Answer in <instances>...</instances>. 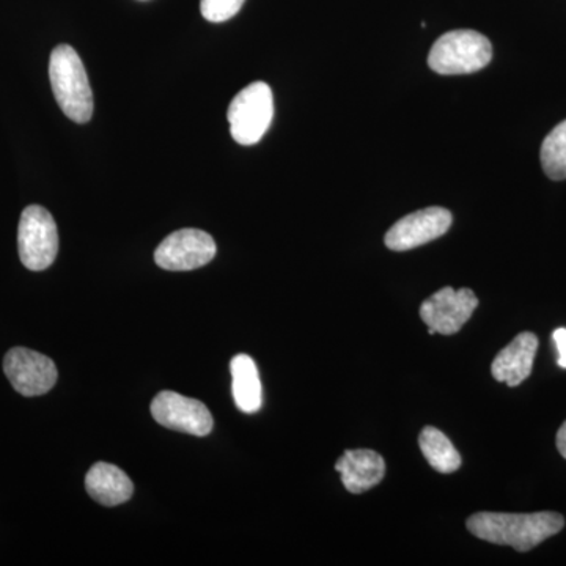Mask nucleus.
Returning a JSON list of instances; mask_svg holds the SVG:
<instances>
[{"mask_svg": "<svg viewBox=\"0 0 566 566\" xmlns=\"http://www.w3.org/2000/svg\"><path fill=\"white\" fill-rule=\"evenodd\" d=\"M565 527V517L556 512L493 513L482 512L468 520V528L476 538L515 547L528 553Z\"/></svg>", "mask_w": 566, "mask_h": 566, "instance_id": "1", "label": "nucleus"}, {"mask_svg": "<svg viewBox=\"0 0 566 566\" xmlns=\"http://www.w3.org/2000/svg\"><path fill=\"white\" fill-rule=\"evenodd\" d=\"M50 80L52 92L63 114L74 123L91 122L93 93L80 54L69 46L59 44L51 54Z\"/></svg>", "mask_w": 566, "mask_h": 566, "instance_id": "2", "label": "nucleus"}, {"mask_svg": "<svg viewBox=\"0 0 566 566\" xmlns=\"http://www.w3.org/2000/svg\"><path fill=\"white\" fill-rule=\"evenodd\" d=\"M493 59V46L485 35L475 31L447 32L436 40L428 65L439 74L457 76V74H471L485 69Z\"/></svg>", "mask_w": 566, "mask_h": 566, "instance_id": "3", "label": "nucleus"}, {"mask_svg": "<svg viewBox=\"0 0 566 566\" xmlns=\"http://www.w3.org/2000/svg\"><path fill=\"white\" fill-rule=\"evenodd\" d=\"M274 118V98L264 82H253L234 96L229 107L230 133L240 145H255L262 140Z\"/></svg>", "mask_w": 566, "mask_h": 566, "instance_id": "4", "label": "nucleus"}, {"mask_svg": "<svg viewBox=\"0 0 566 566\" xmlns=\"http://www.w3.org/2000/svg\"><path fill=\"white\" fill-rule=\"evenodd\" d=\"M18 249L21 262L28 270L44 271L54 263L59 253V232L46 208L31 205L22 211Z\"/></svg>", "mask_w": 566, "mask_h": 566, "instance_id": "5", "label": "nucleus"}, {"mask_svg": "<svg viewBox=\"0 0 566 566\" xmlns=\"http://www.w3.org/2000/svg\"><path fill=\"white\" fill-rule=\"evenodd\" d=\"M476 307L479 300L472 290L446 286L424 301L420 318L427 324L428 334L452 335L469 322Z\"/></svg>", "mask_w": 566, "mask_h": 566, "instance_id": "6", "label": "nucleus"}, {"mask_svg": "<svg viewBox=\"0 0 566 566\" xmlns=\"http://www.w3.org/2000/svg\"><path fill=\"white\" fill-rule=\"evenodd\" d=\"M211 234L197 229L170 233L155 251V262L166 271H192L202 268L216 256Z\"/></svg>", "mask_w": 566, "mask_h": 566, "instance_id": "7", "label": "nucleus"}, {"mask_svg": "<svg viewBox=\"0 0 566 566\" xmlns=\"http://www.w3.org/2000/svg\"><path fill=\"white\" fill-rule=\"evenodd\" d=\"M3 371L18 394L40 397L57 382V367L44 354L28 348H13L3 359Z\"/></svg>", "mask_w": 566, "mask_h": 566, "instance_id": "8", "label": "nucleus"}, {"mask_svg": "<svg viewBox=\"0 0 566 566\" xmlns=\"http://www.w3.org/2000/svg\"><path fill=\"white\" fill-rule=\"evenodd\" d=\"M452 222V212L441 207L411 212L390 227L386 233V245L395 252L411 251L441 238Z\"/></svg>", "mask_w": 566, "mask_h": 566, "instance_id": "9", "label": "nucleus"}, {"mask_svg": "<svg viewBox=\"0 0 566 566\" xmlns=\"http://www.w3.org/2000/svg\"><path fill=\"white\" fill-rule=\"evenodd\" d=\"M156 422L170 430L192 436H208L214 427L210 409L202 401L164 390L151 403Z\"/></svg>", "mask_w": 566, "mask_h": 566, "instance_id": "10", "label": "nucleus"}, {"mask_svg": "<svg viewBox=\"0 0 566 566\" xmlns=\"http://www.w3.org/2000/svg\"><path fill=\"white\" fill-rule=\"evenodd\" d=\"M536 349L538 337L535 334L516 335L512 344L506 345L491 365V374L495 381L505 382L510 387L523 385L534 368Z\"/></svg>", "mask_w": 566, "mask_h": 566, "instance_id": "11", "label": "nucleus"}, {"mask_svg": "<svg viewBox=\"0 0 566 566\" xmlns=\"http://www.w3.org/2000/svg\"><path fill=\"white\" fill-rule=\"evenodd\" d=\"M335 469L340 472L344 485L349 493L360 494L381 483L386 474V463L375 450H346L338 458Z\"/></svg>", "mask_w": 566, "mask_h": 566, "instance_id": "12", "label": "nucleus"}, {"mask_svg": "<svg viewBox=\"0 0 566 566\" xmlns=\"http://www.w3.org/2000/svg\"><path fill=\"white\" fill-rule=\"evenodd\" d=\"M85 490L99 504L115 506L132 499L134 485L132 479L117 465L96 463L85 476Z\"/></svg>", "mask_w": 566, "mask_h": 566, "instance_id": "13", "label": "nucleus"}, {"mask_svg": "<svg viewBox=\"0 0 566 566\" xmlns=\"http://www.w3.org/2000/svg\"><path fill=\"white\" fill-rule=\"evenodd\" d=\"M230 371H232L233 398L238 409L245 415L259 412L263 405V390L259 368L252 357L248 354H238L230 363Z\"/></svg>", "mask_w": 566, "mask_h": 566, "instance_id": "14", "label": "nucleus"}, {"mask_svg": "<svg viewBox=\"0 0 566 566\" xmlns=\"http://www.w3.org/2000/svg\"><path fill=\"white\" fill-rule=\"evenodd\" d=\"M419 446L431 468L441 472V474H452V472L460 469V453H458L455 446L450 442V439L438 428H423L419 436Z\"/></svg>", "mask_w": 566, "mask_h": 566, "instance_id": "15", "label": "nucleus"}, {"mask_svg": "<svg viewBox=\"0 0 566 566\" xmlns=\"http://www.w3.org/2000/svg\"><path fill=\"white\" fill-rule=\"evenodd\" d=\"M539 159L551 180H566V120L547 134Z\"/></svg>", "mask_w": 566, "mask_h": 566, "instance_id": "16", "label": "nucleus"}, {"mask_svg": "<svg viewBox=\"0 0 566 566\" xmlns=\"http://www.w3.org/2000/svg\"><path fill=\"white\" fill-rule=\"evenodd\" d=\"M245 0H200V11L210 22L232 20L243 9Z\"/></svg>", "mask_w": 566, "mask_h": 566, "instance_id": "17", "label": "nucleus"}, {"mask_svg": "<svg viewBox=\"0 0 566 566\" xmlns=\"http://www.w3.org/2000/svg\"><path fill=\"white\" fill-rule=\"evenodd\" d=\"M553 337L554 342H556L557 345L558 367L566 368V329H564V327H560V329L554 331Z\"/></svg>", "mask_w": 566, "mask_h": 566, "instance_id": "18", "label": "nucleus"}, {"mask_svg": "<svg viewBox=\"0 0 566 566\" xmlns=\"http://www.w3.org/2000/svg\"><path fill=\"white\" fill-rule=\"evenodd\" d=\"M556 442L558 452H560V455L566 460V420L564 424H562L560 430H558Z\"/></svg>", "mask_w": 566, "mask_h": 566, "instance_id": "19", "label": "nucleus"}]
</instances>
